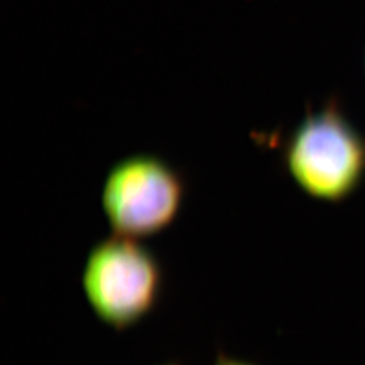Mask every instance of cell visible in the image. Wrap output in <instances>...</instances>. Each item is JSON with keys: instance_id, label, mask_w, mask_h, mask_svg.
Returning a JSON list of instances; mask_svg holds the SVG:
<instances>
[{"instance_id": "1", "label": "cell", "mask_w": 365, "mask_h": 365, "mask_svg": "<svg viewBox=\"0 0 365 365\" xmlns=\"http://www.w3.org/2000/svg\"><path fill=\"white\" fill-rule=\"evenodd\" d=\"M283 161L306 195L341 203L365 182V135L336 102L304 118L288 137Z\"/></svg>"}, {"instance_id": "2", "label": "cell", "mask_w": 365, "mask_h": 365, "mask_svg": "<svg viewBox=\"0 0 365 365\" xmlns=\"http://www.w3.org/2000/svg\"><path fill=\"white\" fill-rule=\"evenodd\" d=\"M80 282L98 319L123 330L156 309L165 277L161 260L152 249L138 238L113 233L90 248Z\"/></svg>"}, {"instance_id": "3", "label": "cell", "mask_w": 365, "mask_h": 365, "mask_svg": "<svg viewBox=\"0 0 365 365\" xmlns=\"http://www.w3.org/2000/svg\"><path fill=\"white\" fill-rule=\"evenodd\" d=\"M185 194L182 170L153 153H134L107 170L101 206L113 233L140 240L167 229L180 214Z\"/></svg>"}, {"instance_id": "4", "label": "cell", "mask_w": 365, "mask_h": 365, "mask_svg": "<svg viewBox=\"0 0 365 365\" xmlns=\"http://www.w3.org/2000/svg\"><path fill=\"white\" fill-rule=\"evenodd\" d=\"M212 365H257L255 364L253 361H249V360H244V359H240V357H235L232 356L230 353L225 352L223 349H218L217 354H215V359H214V363Z\"/></svg>"}, {"instance_id": "5", "label": "cell", "mask_w": 365, "mask_h": 365, "mask_svg": "<svg viewBox=\"0 0 365 365\" xmlns=\"http://www.w3.org/2000/svg\"><path fill=\"white\" fill-rule=\"evenodd\" d=\"M158 365H182L180 361H178V360H170V361H167V363H161V364Z\"/></svg>"}]
</instances>
